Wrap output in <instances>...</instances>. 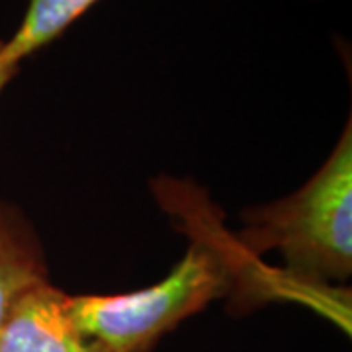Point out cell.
Returning <instances> with one entry per match:
<instances>
[{
  "instance_id": "277c9868",
  "label": "cell",
  "mask_w": 352,
  "mask_h": 352,
  "mask_svg": "<svg viewBox=\"0 0 352 352\" xmlns=\"http://www.w3.org/2000/svg\"><path fill=\"white\" fill-rule=\"evenodd\" d=\"M43 282H50V270L34 227L0 200V325L25 292Z\"/></svg>"
},
{
  "instance_id": "8992f818",
  "label": "cell",
  "mask_w": 352,
  "mask_h": 352,
  "mask_svg": "<svg viewBox=\"0 0 352 352\" xmlns=\"http://www.w3.org/2000/svg\"><path fill=\"white\" fill-rule=\"evenodd\" d=\"M18 63H12L8 61L4 55H2V50H0V92L4 90V87L12 80L16 73H18Z\"/></svg>"
},
{
  "instance_id": "7a4b0ae2",
  "label": "cell",
  "mask_w": 352,
  "mask_h": 352,
  "mask_svg": "<svg viewBox=\"0 0 352 352\" xmlns=\"http://www.w3.org/2000/svg\"><path fill=\"white\" fill-rule=\"evenodd\" d=\"M217 227L194 229L182 261L157 284L126 294L69 296L78 329L112 352H151L166 333L214 300L235 294L247 254Z\"/></svg>"
},
{
  "instance_id": "6da1fadb",
  "label": "cell",
  "mask_w": 352,
  "mask_h": 352,
  "mask_svg": "<svg viewBox=\"0 0 352 352\" xmlns=\"http://www.w3.org/2000/svg\"><path fill=\"white\" fill-rule=\"evenodd\" d=\"M247 256L280 251L284 276L307 292L331 288L352 274V129L302 188L243 214L235 239Z\"/></svg>"
},
{
  "instance_id": "5b68a950",
  "label": "cell",
  "mask_w": 352,
  "mask_h": 352,
  "mask_svg": "<svg viewBox=\"0 0 352 352\" xmlns=\"http://www.w3.org/2000/svg\"><path fill=\"white\" fill-rule=\"evenodd\" d=\"M96 2L98 0H28V8L16 34L6 41H0L2 55L20 65L24 57L59 38Z\"/></svg>"
},
{
  "instance_id": "3957f363",
  "label": "cell",
  "mask_w": 352,
  "mask_h": 352,
  "mask_svg": "<svg viewBox=\"0 0 352 352\" xmlns=\"http://www.w3.org/2000/svg\"><path fill=\"white\" fill-rule=\"evenodd\" d=\"M67 300L51 282L25 292L0 325V352H112L78 329Z\"/></svg>"
}]
</instances>
